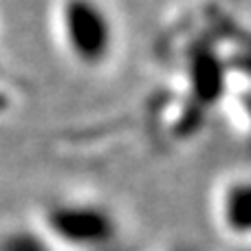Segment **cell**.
Here are the masks:
<instances>
[{
    "instance_id": "1",
    "label": "cell",
    "mask_w": 251,
    "mask_h": 251,
    "mask_svg": "<svg viewBox=\"0 0 251 251\" xmlns=\"http://www.w3.org/2000/svg\"><path fill=\"white\" fill-rule=\"evenodd\" d=\"M53 26L62 53L79 69H104L117 51V22L101 0H57Z\"/></svg>"
},
{
    "instance_id": "2",
    "label": "cell",
    "mask_w": 251,
    "mask_h": 251,
    "mask_svg": "<svg viewBox=\"0 0 251 251\" xmlns=\"http://www.w3.org/2000/svg\"><path fill=\"white\" fill-rule=\"evenodd\" d=\"M38 227L55 249L106 251L119 243V221L110 207L91 199H57L44 209Z\"/></svg>"
},
{
    "instance_id": "4",
    "label": "cell",
    "mask_w": 251,
    "mask_h": 251,
    "mask_svg": "<svg viewBox=\"0 0 251 251\" xmlns=\"http://www.w3.org/2000/svg\"><path fill=\"white\" fill-rule=\"evenodd\" d=\"M0 251H55V247L40 227H22L0 236Z\"/></svg>"
},
{
    "instance_id": "3",
    "label": "cell",
    "mask_w": 251,
    "mask_h": 251,
    "mask_svg": "<svg viewBox=\"0 0 251 251\" xmlns=\"http://www.w3.org/2000/svg\"><path fill=\"white\" fill-rule=\"evenodd\" d=\"M216 218L236 240H251V174L234 176L221 187Z\"/></svg>"
}]
</instances>
